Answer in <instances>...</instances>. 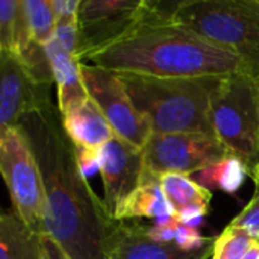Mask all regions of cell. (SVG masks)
Listing matches in <instances>:
<instances>
[{"label": "cell", "instance_id": "obj_1", "mask_svg": "<svg viewBox=\"0 0 259 259\" xmlns=\"http://www.w3.org/2000/svg\"><path fill=\"white\" fill-rule=\"evenodd\" d=\"M36 159L44 193V229L70 259H106L118 226L82 171L73 143L53 103L26 114L17 124Z\"/></svg>", "mask_w": 259, "mask_h": 259}, {"label": "cell", "instance_id": "obj_2", "mask_svg": "<svg viewBox=\"0 0 259 259\" xmlns=\"http://www.w3.org/2000/svg\"><path fill=\"white\" fill-rule=\"evenodd\" d=\"M173 12V11H171ZM158 3L126 36L85 61L114 73L153 77H200L244 73L241 61L176 24ZM82 61V62H85ZM246 74V73H244Z\"/></svg>", "mask_w": 259, "mask_h": 259}, {"label": "cell", "instance_id": "obj_3", "mask_svg": "<svg viewBox=\"0 0 259 259\" xmlns=\"http://www.w3.org/2000/svg\"><path fill=\"white\" fill-rule=\"evenodd\" d=\"M152 134L214 135L211 97L225 76L153 77L117 73ZM215 137V135H214Z\"/></svg>", "mask_w": 259, "mask_h": 259}, {"label": "cell", "instance_id": "obj_4", "mask_svg": "<svg viewBox=\"0 0 259 259\" xmlns=\"http://www.w3.org/2000/svg\"><path fill=\"white\" fill-rule=\"evenodd\" d=\"M171 20L235 55L259 87L258 0H185L175 5Z\"/></svg>", "mask_w": 259, "mask_h": 259}, {"label": "cell", "instance_id": "obj_5", "mask_svg": "<svg viewBox=\"0 0 259 259\" xmlns=\"http://www.w3.org/2000/svg\"><path fill=\"white\" fill-rule=\"evenodd\" d=\"M214 135L255 176L259 168V87L244 73L228 74L211 97Z\"/></svg>", "mask_w": 259, "mask_h": 259}, {"label": "cell", "instance_id": "obj_6", "mask_svg": "<svg viewBox=\"0 0 259 259\" xmlns=\"http://www.w3.org/2000/svg\"><path fill=\"white\" fill-rule=\"evenodd\" d=\"M0 175L14 212L36 234L44 229V193L36 159L18 126L0 129Z\"/></svg>", "mask_w": 259, "mask_h": 259}, {"label": "cell", "instance_id": "obj_7", "mask_svg": "<svg viewBox=\"0 0 259 259\" xmlns=\"http://www.w3.org/2000/svg\"><path fill=\"white\" fill-rule=\"evenodd\" d=\"M158 3L147 0H80L76 56L82 62L126 36Z\"/></svg>", "mask_w": 259, "mask_h": 259}, {"label": "cell", "instance_id": "obj_8", "mask_svg": "<svg viewBox=\"0 0 259 259\" xmlns=\"http://www.w3.org/2000/svg\"><path fill=\"white\" fill-rule=\"evenodd\" d=\"M141 152L144 171L156 179L165 173L193 176L229 155L217 137L203 134H152Z\"/></svg>", "mask_w": 259, "mask_h": 259}, {"label": "cell", "instance_id": "obj_9", "mask_svg": "<svg viewBox=\"0 0 259 259\" xmlns=\"http://www.w3.org/2000/svg\"><path fill=\"white\" fill-rule=\"evenodd\" d=\"M80 76L88 97L105 115L114 134L143 149L152 135V129L134 106L118 74L88 62H80Z\"/></svg>", "mask_w": 259, "mask_h": 259}, {"label": "cell", "instance_id": "obj_10", "mask_svg": "<svg viewBox=\"0 0 259 259\" xmlns=\"http://www.w3.org/2000/svg\"><path fill=\"white\" fill-rule=\"evenodd\" d=\"M97 170L103 181V205L114 219L120 205L140 185L144 170L143 152L115 135L99 150Z\"/></svg>", "mask_w": 259, "mask_h": 259}, {"label": "cell", "instance_id": "obj_11", "mask_svg": "<svg viewBox=\"0 0 259 259\" xmlns=\"http://www.w3.org/2000/svg\"><path fill=\"white\" fill-rule=\"evenodd\" d=\"M49 103L50 87L38 83L14 52L0 50V129Z\"/></svg>", "mask_w": 259, "mask_h": 259}, {"label": "cell", "instance_id": "obj_12", "mask_svg": "<svg viewBox=\"0 0 259 259\" xmlns=\"http://www.w3.org/2000/svg\"><path fill=\"white\" fill-rule=\"evenodd\" d=\"M61 115L64 131L76 149L77 162L88 176L97 170L99 150L112 140L115 134L90 97L71 106Z\"/></svg>", "mask_w": 259, "mask_h": 259}, {"label": "cell", "instance_id": "obj_13", "mask_svg": "<svg viewBox=\"0 0 259 259\" xmlns=\"http://www.w3.org/2000/svg\"><path fill=\"white\" fill-rule=\"evenodd\" d=\"M215 237L211 243L196 252H184L175 243H156L144 226L118 222L109 246L106 259H209L214 252Z\"/></svg>", "mask_w": 259, "mask_h": 259}, {"label": "cell", "instance_id": "obj_14", "mask_svg": "<svg viewBox=\"0 0 259 259\" xmlns=\"http://www.w3.org/2000/svg\"><path fill=\"white\" fill-rule=\"evenodd\" d=\"M46 50L53 73V82L58 88V109L64 114L71 106L88 99L80 76V61L67 52L55 38L46 44Z\"/></svg>", "mask_w": 259, "mask_h": 259}, {"label": "cell", "instance_id": "obj_15", "mask_svg": "<svg viewBox=\"0 0 259 259\" xmlns=\"http://www.w3.org/2000/svg\"><path fill=\"white\" fill-rule=\"evenodd\" d=\"M173 215H176V212L168 203L167 197L164 196L159 181L143 171L140 185L120 205L114 220L115 222H132L137 219L159 220Z\"/></svg>", "mask_w": 259, "mask_h": 259}, {"label": "cell", "instance_id": "obj_16", "mask_svg": "<svg viewBox=\"0 0 259 259\" xmlns=\"http://www.w3.org/2000/svg\"><path fill=\"white\" fill-rule=\"evenodd\" d=\"M0 259H41V234L14 211L0 214Z\"/></svg>", "mask_w": 259, "mask_h": 259}, {"label": "cell", "instance_id": "obj_17", "mask_svg": "<svg viewBox=\"0 0 259 259\" xmlns=\"http://www.w3.org/2000/svg\"><path fill=\"white\" fill-rule=\"evenodd\" d=\"M247 176L249 170L244 162L234 155H228L222 161L199 170L191 176V179L211 193L212 190H222L226 194H235Z\"/></svg>", "mask_w": 259, "mask_h": 259}, {"label": "cell", "instance_id": "obj_18", "mask_svg": "<svg viewBox=\"0 0 259 259\" xmlns=\"http://www.w3.org/2000/svg\"><path fill=\"white\" fill-rule=\"evenodd\" d=\"M158 181H159L164 196L167 197L175 212H179L184 208H188L193 205L209 206L212 200V193L197 185L191 179V176L165 173V175H161Z\"/></svg>", "mask_w": 259, "mask_h": 259}, {"label": "cell", "instance_id": "obj_19", "mask_svg": "<svg viewBox=\"0 0 259 259\" xmlns=\"http://www.w3.org/2000/svg\"><path fill=\"white\" fill-rule=\"evenodd\" d=\"M33 41L46 46L55 35L56 20L49 0H23Z\"/></svg>", "mask_w": 259, "mask_h": 259}, {"label": "cell", "instance_id": "obj_20", "mask_svg": "<svg viewBox=\"0 0 259 259\" xmlns=\"http://www.w3.org/2000/svg\"><path fill=\"white\" fill-rule=\"evenodd\" d=\"M255 241L247 232L228 226L215 237L212 259H243Z\"/></svg>", "mask_w": 259, "mask_h": 259}, {"label": "cell", "instance_id": "obj_21", "mask_svg": "<svg viewBox=\"0 0 259 259\" xmlns=\"http://www.w3.org/2000/svg\"><path fill=\"white\" fill-rule=\"evenodd\" d=\"M18 0H0V50L14 52V29Z\"/></svg>", "mask_w": 259, "mask_h": 259}, {"label": "cell", "instance_id": "obj_22", "mask_svg": "<svg viewBox=\"0 0 259 259\" xmlns=\"http://www.w3.org/2000/svg\"><path fill=\"white\" fill-rule=\"evenodd\" d=\"M229 226L247 232L253 240H259V187L255 188L253 199L246 205V208L229 223Z\"/></svg>", "mask_w": 259, "mask_h": 259}, {"label": "cell", "instance_id": "obj_23", "mask_svg": "<svg viewBox=\"0 0 259 259\" xmlns=\"http://www.w3.org/2000/svg\"><path fill=\"white\" fill-rule=\"evenodd\" d=\"M212 238L202 237L199 229H194V228L179 223L176 234H175V244L184 252H196V250L205 247L208 243H211Z\"/></svg>", "mask_w": 259, "mask_h": 259}, {"label": "cell", "instance_id": "obj_24", "mask_svg": "<svg viewBox=\"0 0 259 259\" xmlns=\"http://www.w3.org/2000/svg\"><path fill=\"white\" fill-rule=\"evenodd\" d=\"M178 219L176 215L173 217H164L159 220H155V225L150 228H146L147 235L156 241V243H175V234L178 229Z\"/></svg>", "mask_w": 259, "mask_h": 259}, {"label": "cell", "instance_id": "obj_25", "mask_svg": "<svg viewBox=\"0 0 259 259\" xmlns=\"http://www.w3.org/2000/svg\"><path fill=\"white\" fill-rule=\"evenodd\" d=\"M53 38L67 52H70L71 55L76 56V49H77V21H61V23H56Z\"/></svg>", "mask_w": 259, "mask_h": 259}, {"label": "cell", "instance_id": "obj_26", "mask_svg": "<svg viewBox=\"0 0 259 259\" xmlns=\"http://www.w3.org/2000/svg\"><path fill=\"white\" fill-rule=\"evenodd\" d=\"M56 23L61 21H77L80 0H49Z\"/></svg>", "mask_w": 259, "mask_h": 259}, {"label": "cell", "instance_id": "obj_27", "mask_svg": "<svg viewBox=\"0 0 259 259\" xmlns=\"http://www.w3.org/2000/svg\"><path fill=\"white\" fill-rule=\"evenodd\" d=\"M209 212V206H202V205H193L188 208H184L182 211L176 212V219L181 225L190 226V228H200L205 222V217Z\"/></svg>", "mask_w": 259, "mask_h": 259}, {"label": "cell", "instance_id": "obj_28", "mask_svg": "<svg viewBox=\"0 0 259 259\" xmlns=\"http://www.w3.org/2000/svg\"><path fill=\"white\" fill-rule=\"evenodd\" d=\"M41 259H70L61 246L49 235H41Z\"/></svg>", "mask_w": 259, "mask_h": 259}, {"label": "cell", "instance_id": "obj_29", "mask_svg": "<svg viewBox=\"0 0 259 259\" xmlns=\"http://www.w3.org/2000/svg\"><path fill=\"white\" fill-rule=\"evenodd\" d=\"M243 259H259V243L258 241H255V243L250 246V249L247 250V253L244 255V258Z\"/></svg>", "mask_w": 259, "mask_h": 259}, {"label": "cell", "instance_id": "obj_30", "mask_svg": "<svg viewBox=\"0 0 259 259\" xmlns=\"http://www.w3.org/2000/svg\"><path fill=\"white\" fill-rule=\"evenodd\" d=\"M253 181H255V187H259V171L253 176Z\"/></svg>", "mask_w": 259, "mask_h": 259}, {"label": "cell", "instance_id": "obj_31", "mask_svg": "<svg viewBox=\"0 0 259 259\" xmlns=\"http://www.w3.org/2000/svg\"><path fill=\"white\" fill-rule=\"evenodd\" d=\"M0 214H3V211H2V208H0Z\"/></svg>", "mask_w": 259, "mask_h": 259}, {"label": "cell", "instance_id": "obj_32", "mask_svg": "<svg viewBox=\"0 0 259 259\" xmlns=\"http://www.w3.org/2000/svg\"><path fill=\"white\" fill-rule=\"evenodd\" d=\"M258 171H259V168H258V170H256V173H258ZM256 173H255V175H256Z\"/></svg>", "mask_w": 259, "mask_h": 259}, {"label": "cell", "instance_id": "obj_33", "mask_svg": "<svg viewBox=\"0 0 259 259\" xmlns=\"http://www.w3.org/2000/svg\"><path fill=\"white\" fill-rule=\"evenodd\" d=\"M258 243H259V240H258Z\"/></svg>", "mask_w": 259, "mask_h": 259}, {"label": "cell", "instance_id": "obj_34", "mask_svg": "<svg viewBox=\"0 0 259 259\" xmlns=\"http://www.w3.org/2000/svg\"><path fill=\"white\" fill-rule=\"evenodd\" d=\"M258 2H259V0H258Z\"/></svg>", "mask_w": 259, "mask_h": 259}]
</instances>
